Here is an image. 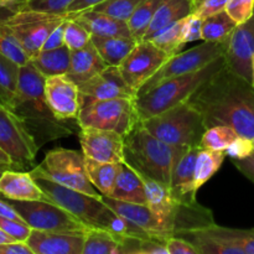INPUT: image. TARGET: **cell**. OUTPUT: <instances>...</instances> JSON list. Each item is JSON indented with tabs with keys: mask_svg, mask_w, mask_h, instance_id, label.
I'll use <instances>...</instances> for the list:
<instances>
[{
	"mask_svg": "<svg viewBox=\"0 0 254 254\" xmlns=\"http://www.w3.org/2000/svg\"><path fill=\"white\" fill-rule=\"evenodd\" d=\"M201 112L206 128L230 126L238 135L254 136V86L227 64L189 99Z\"/></svg>",
	"mask_w": 254,
	"mask_h": 254,
	"instance_id": "1",
	"label": "cell"
},
{
	"mask_svg": "<svg viewBox=\"0 0 254 254\" xmlns=\"http://www.w3.org/2000/svg\"><path fill=\"white\" fill-rule=\"evenodd\" d=\"M45 81L46 77L31 62L21 66L19 86L10 107L39 148L73 133L64 121H60L52 113L45 94Z\"/></svg>",
	"mask_w": 254,
	"mask_h": 254,
	"instance_id": "2",
	"label": "cell"
},
{
	"mask_svg": "<svg viewBox=\"0 0 254 254\" xmlns=\"http://www.w3.org/2000/svg\"><path fill=\"white\" fill-rule=\"evenodd\" d=\"M46 195L47 200L61 206L89 228L106 230L118 236H136L153 238L146 231L114 212L102 196L88 195L54 183L49 179L34 178ZM155 240V238H154Z\"/></svg>",
	"mask_w": 254,
	"mask_h": 254,
	"instance_id": "3",
	"label": "cell"
},
{
	"mask_svg": "<svg viewBox=\"0 0 254 254\" xmlns=\"http://www.w3.org/2000/svg\"><path fill=\"white\" fill-rule=\"evenodd\" d=\"M186 149L160 140L140 122L126 136L124 160L140 175L170 186L174 166Z\"/></svg>",
	"mask_w": 254,
	"mask_h": 254,
	"instance_id": "4",
	"label": "cell"
},
{
	"mask_svg": "<svg viewBox=\"0 0 254 254\" xmlns=\"http://www.w3.org/2000/svg\"><path fill=\"white\" fill-rule=\"evenodd\" d=\"M225 64V56H222L198 71L174 77L136 97L135 104L140 122L188 102L190 97Z\"/></svg>",
	"mask_w": 254,
	"mask_h": 254,
	"instance_id": "5",
	"label": "cell"
},
{
	"mask_svg": "<svg viewBox=\"0 0 254 254\" xmlns=\"http://www.w3.org/2000/svg\"><path fill=\"white\" fill-rule=\"evenodd\" d=\"M141 123L160 140L170 145L186 148L200 145L206 130L201 112L189 102L141 121Z\"/></svg>",
	"mask_w": 254,
	"mask_h": 254,
	"instance_id": "6",
	"label": "cell"
},
{
	"mask_svg": "<svg viewBox=\"0 0 254 254\" xmlns=\"http://www.w3.org/2000/svg\"><path fill=\"white\" fill-rule=\"evenodd\" d=\"M32 178H44L66 188L92 196H102L92 185L86 170L83 151L55 148L47 151L44 160L30 170Z\"/></svg>",
	"mask_w": 254,
	"mask_h": 254,
	"instance_id": "7",
	"label": "cell"
},
{
	"mask_svg": "<svg viewBox=\"0 0 254 254\" xmlns=\"http://www.w3.org/2000/svg\"><path fill=\"white\" fill-rule=\"evenodd\" d=\"M79 128L114 130L126 138L140 123L135 98H112L87 102L77 118Z\"/></svg>",
	"mask_w": 254,
	"mask_h": 254,
	"instance_id": "8",
	"label": "cell"
},
{
	"mask_svg": "<svg viewBox=\"0 0 254 254\" xmlns=\"http://www.w3.org/2000/svg\"><path fill=\"white\" fill-rule=\"evenodd\" d=\"M176 236L192 243L200 254H254V228H228L215 222Z\"/></svg>",
	"mask_w": 254,
	"mask_h": 254,
	"instance_id": "9",
	"label": "cell"
},
{
	"mask_svg": "<svg viewBox=\"0 0 254 254\" xmlns=\"http://www.w3.org/2000/svg\"><path fill=\"white\" fill-rule=\"evenodd\" d=\"M1 20L32 59L41 51L52 30L64 24L67 16L59 12L19 10Z\"/></svg>",
	"mask_w": 254,
	"mask_h": 254,
	"instance_id": "10",
	"label": "cell"
},
{
	"mask_svg": "<svg viewBox=\"0 0 254 254\" xmlns=\"http://www.w3.org/2000/svg\"><path fill=\"white\" fill-rule=\"evenodd\" d=\"M228 40L221 42L205 41L198 46L189 49L188 51H180L175 56L170 57L163 64V67L139 89L138 96L146 93L150 89L155 88L158 84L174 78V77L184 76V74L198 71L215 60L225 56L226 51H227Z\"/></svg>",
	"mask_w": 254,
	"mask_h": 254,
	"instance_id": "11",
	"label": "cell"
},
{
	"mask_svg": "<svg viewBox=\"0 0 254 254\" xmlns=\"http://www.w3.org/2000/svg\"><path fill=\"white\" fill-rule=\"evenodd\" d=\"M6 200L14 206L22 220L32 230L81 233H86L89 230V227H87L72 213L51 201H16L9 198Z\"/></svg>",
	"mask_w": 254,
	"mask_h": 254,
	"instance_id": "12",
	"label": "cell"
},
{
	"mask_svg": "<svg viewBox=\"0 0 254 254\" xmlns=\"http://www.w3.org/2000/svg\"><path fill=\"white\" fill-rule=\"evenodd\" d=\"M0 148L10 156L15 170H25L34 165L40 149L19 117L2 104H0Z\"/></svg>",
	"mask_w": 254,
	"mask_h": 254,
	"instance_id": "13",
	"label": "cell"
},
{
	"mask_svg": "<svg viewBox=\"0 0 254 254\" xmlns=\"http://www.w3.org/2000/svg\"><path fill=\"white\" fill-rule=\"evenodd\" d=\"M169 59L170 56L156 47L150 40H141L119 64L118 68L127 83L138 93L139 89Z\"/></svg>",
	"mask_w": 254,
	"mask_h": 254,
	"instance_id": "14",
	"label": "cell"
},
{
	"mask_svg": "<svg viewBox=\"0 0 254 254\" xmlns=\"http://www.w3.org/2000/svg\"><path fill=\"white\" fill-rule=\"evenodd\" d=\"M45 94L52 113L60 121H77L82 108V97L78 84L67 74L46 77Z\"/></svg>",
	"mask_w": 254,
	"mask_h": 254,
	"instance_id": "15",
	"label": "cell"
},
{
	"mask_svg": "<svg viewBox=\"0 0 254 254\" xmlns=\"http://www.w3.org/2000/svg\"><path fill=\"white\" fill-rule=\"evenodd\" d=\"M79 143L87 158L104 163H124V138L114 130L84 127L79 130Z\"/></svg>",
	"mask_w": 254,
	"mask_h": 254,
	"instance_id": "16",
	"label": "cell"
},
{
	"mask_svg": "<svg viewBox=\"0 0 254 254\" xmlns=\"http://www.w3.org/2000/svg\"><path fill=\"white\" fill-rule=\"evenodd\" d=\"M82 106L87 102L112 98H136L138 93L122 76L118 66H108L78 86Z\"/></svg>",
	"mask_w": 254,
	"mask_h": 254,
	"instance_id": "17",
	"label": "cell"
},
{
	"mask_svg": "<svg viewBox=\"0 0 254 254\" xmlns=\"http://www.w3.org/2000/svg\"><path fill=\"white\" fill-rule=\"evenodd\" d=\"M254 56V12L250 20L237 25L228 40L225 54L226 64L240 76L252 82V59ZM253 83V82H252Z\"/></svg>",
	"mask_w": 254,
	"mask_h": 254,
	"instance_id": "18",
	"label": "cell"
},
{
	"mask_svg": "<svg viewBox=\"0 0 254 254\" xmlns=\"http://www.w3.org/2000/svg\"><path fill=\"white\" fill-rule=\"evenodd\" d=\"M102 200L114 212H117L129 222L140 227L141 230L146 231L155 240L165 243L166 240L173 236L170 231L168 230L165 223L158 217V215H155L151 211V208L148 205L126 202V201L117 200V198L111 197V196H102Z\"/></svg>",
	"mask_w": 254,
	"mask_h": 254,
	"instance_id": "19",
	"label": "cell"
},
{
	"mask_svg": "<svg viewBox=\"0 0 254 254\" xmlns=\"http://www.w3.org/2000/svg\"><path fill=\"white\" fill-rule=\"evenodd\" d=\"M84 235L32 230L26 243L34 254H83Z\"/></svg>",
	"mask_w": 254,
	"mask_h": 254,
	"instance_id": "20",
	"label": "cell"
},
{
	"mask_svg": "<svg viewBox=\"0 0 254 254\" xmlns=\"http://www.w3.org/2000/svg\"><path fill=\"white\" fill-rule=\"evenodd\" d=\"M0 195L16 201H49L30 171L15 169L6 170L0 178Z\"/></svg>",
	"mask_w": 254,
	"mask_h": 254,
	"instance_id": "21",
	"label": "cell"
},
{
	"mask_svg": "<svg viewBox=\"0 0 254 254\" xmlns=\"http://www.w3.org/2000/svg\"><path fill=\"white\" fill-rule=\"evenodd\" d=\"M200 150L201 145L189 146L174 166L171 183L169 188H170L173 195L180 200H196L197 191L193 186V175H195L196 159H197Z\"/></svg>",
	"mask_w": 254,
	"mask_h": 254,
	"instance_id": "22",
	"label": "cell"
},
{
	"mask_svg": "<svg viewBox=\"0 0 254 254\" xmlns=\"http://www.w3.org/2000/svg\"><path fill=\"white\" fill-rule=\"evenodd\" d=\"M106 67H108V64L91 41L83 49L72 51L71 66L67 76L79 86L103 71Z\"/></svg>",
	"mask_w": 254,
	"mask_h": 254,
	"instance_id": "23",
	"label": "cell"
},
{
	"mask_svg": "<svg viewBox=\"0 0 254 254\" xmlns=\"http://www.w3.org/2000/svg\"><path fill=\"white\" fill-rule=\"evenodd\" d=\"M197 4V0H160V4L144 40H150L165 27L190 16L195 11Z\"/></svg>",
	"mask_w": 254,
	"mask_h": 254,
	"instance_id": "24",
	"label": "cell"
},
{
	"mask_svg": "<svg viewBox=\"0 0 254 254\" xmlns=\"http://www.w3.org/2000/svg\"><path fill=\"white\" fill-rule=\"evenodd\" d=\"M83 25L94 36H131L128 22L106 12L89 9L71 17Z\"/></svg>",
	"mask_w": 254,
	"mask_h": 254,
	"instance_id": "25",
	"label": "cell"
},
{
	"mask_svg": "<svg viewBox=\"0 0 254 254\" xmlns=\"http://www.w3.org/2000/svg\"><path fill=\"white\" fill-rule=\"evenodd\" d=\"M111 197L126 202L148 205L143 176L126 161L122 163Z\"/></svg>",
	"mask_w": 254,
	"mask_h": 254,
	"instance_id": "26",
	"label": "cell"
},
{
	"mask_svg": "<svg viewBox=\"0 0 254 254\" xmlns=\"http://www.w3.org/2000/svg\"><path fill=\"white\" fill-rule=\"evenodd\" d=\"M91 41L108 66H119L139 42L133 36L103 37L94 35H92Z\"/></svg>",
	"mask_w": 254,
	"mask_h": 254,
	"instance_id": "27",
	"label": "cell"
},
{
	"mask_svg": "<svg viewBox=\"0 0 254 254\" xmlns=\"http://www.w3.org/2000/svg\"><path fill=\"white\" fill-rule=\"evenodd\" d=\"M72 50L68 46H62L54 50H42L31 59V64L45 77L67 74L71 66Z\"/></svg>",
	"mask_w": 254,
	"mask_h": 254,
	"instance_id": "28",
	"label": "cell"
},
{
	"mask_svg": "<svg viewBox=\"0 0 254 254\" xmlns=\"http://www.w3.org/2000/svg\"><path fill=\"white\" fill-rule=\"evenodd\" d=\"M86 170L92 185L102 196H111L116 180L121 171L122 163H104L84 156Z\"/></svg>",
	"mask_w": 254,
	"mask_h": 254,
	"instance_id": "29",
	"label": "cell"
},
{
	"mask_svg": "<svg viewBox=\"0 0 254 254\" xmlns=\"http://www.w3.org/2000/svg\"><path fill=\"white\" fill-rule=\"evenodd\" d=\"M83 254H122L121 236L99 228H89L84 235Z\"/></svg>",
	"mask_w": 254,
	"mask_h": 254,
	"instance_id": "30",
	"label": "cell"
},
{
	"mask_svg": "<svg viewBox=\"0 0 254 254\" xmlns=\"http://www.w3.org/2000/svg\"><path fill=\"white\" fill-rule=\"evenodd\" d=\"M226 156L227 155L222 150L201 148L196 159L195 175H193V186L196 191H198L201 186L205 185L220 170Z\"/></svg>",
	"mask_w": 254,
	"mask_h": 254,
	"instance_id": "31",
	"label": "cell"
},
{
	"mask_svg": "<svg viewBox=\"0 0 254 254\" xmlns=\"http://www.w3.org/2000/svg\"><path fill=\"white\" fill-rule=\"evenodd\" d=\"M189 16L185 17V19L179 20V21L170 25V26L165 27L161 31H159L155 36L151 37L150 41L170 57L175 56L176 54L181 51L184 45H186L185 32Z\"/></svg>",
	"mask_w": 254,
	"mask_h": 254,
	"instance_id": "32",
	"label": "cell"
},
{
	"mask_svg": "<svg viewBox=\"0 0 254 254\" xmlns=\"http://www.w3.org/2000/svg\"><path fill=\"white\" fill-rule=\"evenodd\" d=\"M236 27L237 24L235 20L223 10L202 20V40L208 42L226 41Z\"/></svg>",
	"mask_w": 254,
	"mask_h": 254,
	"instance_id": "33",
	"label": "cell"
},
{
	"mask_svg": "<svg viewBox=\"0 0 254 254\" xmlns=\"http://www.w3.org/2000/svg\"><path fill=\"white\" fill-rule=\"evenodd\" d=\"M20 68L14 61L0 54V104L10 108L19 86Z\"/></svg>",
	"mask_w": 254,
	"mask_h": 254,
	"instance_id": "34",
	"label": "cell"
},
{
	"mask_svg": "<svg viewBox=\"0 0 254 254\" xmlns=\"http://www.w3.org/2000/svg\"><path fill=\"white\" fill-rule=\"evenodd\" d=\"M159 4H160V0H144L127 20L130 34L134 39L138 41L144 40V36L153 21L154 15L158 10Z\"/></svg>",
	"mask_w": 254,
	"mask_h": 254,
	"instance_id": "35",
	"label": "cell"
},
{
	"mask_svg": "<svg viewBox=\"0 0 254 254\" xmlns=\"http://www.w3.org/2000/svg\"><path fill=\"white\" fill-rule=\"evenodd\" d=\"M0 54L14 61L20 67L31 61V57L21 45V42L14 36L9 27L0 19Z\"/></svg>",
	"mask_w": 254,
	"mask_h": 254,
	"instance_id": "36",
	"label": "cell"
},
{
	"mask_svg": "<svg viewBox=\"0 0 254 254\" xmlns=\"http://www.w3.org/2000/svg\"><path fill=\"white\" fill-rule=\"evenodd\" d=\"M238 136V133L235 128L230 126H213L206 128L200 145L203 149H212V150H222L230 146V144Z\"/></svg>",
	"mask_w": 254,
	"mask_h": 254,
	"instance_id": "37",
	"label": "cell"
},
{
	"mask_svg": "<svg viewBox=\"0 0 254 254\" xmlns=\"http://www.w3.org/2000/svg\"><path fill=\"white\" fill-rule=\"evenodd\" d=\"M122 254H169L165 243L149 237L121 236Z\"/></svg>",
	"mask_w": 254,
	"mask_h": 254,
	"instance_id": "38",
	"label": "cell"
},
{
	"mask_svg": "<svg viewBox=\"0 0 254 254\" xmlns=\"http://www.w3.org/2000/svg\"><path fill=\"white\" fill-rule=\"evenodd\" d=\"M92 34L74 19H67L64 21V44L72 51L83 49L91 42Z\"/></svg>",
	"mask_w": 254,
	"mask_h": 254,
	"instance_id": "39",
	"label": "cell"
},
{
	"mask_svg": "<svg viewBox=\"0 0 254 254\" xmlns=\"http://www.w3.org/2000/svg\"><path fill=\"white\" fill-rule=\"evenodd\" d=\"M143 1L144 0H106L102 4L94 6L93 10L106 12L117 19L127 21L133 14L134 10L138 7V5Z\"/></svg>",
	"mask_w": 254,
	"mask_h": 254,
	"instance_id": "40",
	"label": "cell"
},
{
	"mask_svg": "<svg viewBox=\"0 0 254 254\" xmlns=\"http://www.w3.org/2000/svg\"><path fill=\"white\" fill-rule=\"evenodd\" d=\"M73 1L74 0H21L11 10V12L19 10H39V11L64 14Z\"/></svg>",
	"mask_w": 254,
	"mask_h": 254,
	"instance_id": "41",
	"label": "cell"
},
{
	"mask_svg": "<svg viewBox=\"0 0 254 254\" xmlns=\"http://www.w3.org/2000/svg\"><path fill=\"white\" fill-rule=\"evenodd\" d=\"M225 10L236 24L241 25L250 20L253 15L254 0H228Z\"/></svg>",
	"mask_w": 254,
	"mask_h": 254,
	"instance_id": "42",
	"label": "cell"
},
{
	"mask_svg": "<svg viewBox=\"0 0 254 254\" xmlns=\"http://www.w3.org/2000/svg\"><path fill=\"white\" fill-rule=\"evenodd\" d=\"M0 230L9 235L12 240L19 241V242H26L27 238L31 235L32 228L24 221L0 217Z\"/></svg>",
	"mask_w": 254,
	"mask_h": 254,
	"instance_id": "43",
	"label": "cell"
},
{
	"mask_svg": "<svg viewBox=\"0 0 254 254\" xmlns=\"http://www.w3.org/2000/svg\"><path fill=\"white\" fill-rule=\"evenodd\" d=\"M226 155L230 156L232 160H241L246 159L254 153V145L251 138L247 136L238 135L232 143L230 144L227 149L225 150Z\"/></svg>",
	"mask_w": 254,
	"mask_h": 254,
	"instance_id": "44",
	"label": "cell"
},
{
	"mask_svg": "<svg viewBox=\"0 0 254 254\" xmlns=\"http://www.w3.org/2000/svg\"><path fill=\"white\" fill-rule=\"evenodd\" d=\"M169 254H200L197 248L180 236H171L165 242Z\"/></svg>",
	"mask_w": 254,
	"mask_h": 254,
	"instance_id": "45",
	"label": "cell"
},
{
	"mask_svg": "<svg viewBox=\"0 0 254 254\" xmlns=\"http://www.w3.org/2000/svg\"><path fill=\"white\" fill-rule=\"evenodd\" d=\"M227 2L228 0H200L192 15L203 20L211 15L223 11L226 9Z\"/></svg>",
	"mask_w": 254,
	"mask_h": 254,
	"instance_id": "46",
	"label": "cell"
},
{
	"mask_svg": "<svg viewBox=\"0 0 254 254\" xmlns=\"http://www.w3.org/2000/svg\"><path fill=\"white\" fill-rule=\"evenodd\" d=\"M197 40H202V19L191 14L186 25L185 41L186 44H189Z\"/></svg>",
	"mask_w": 254,
	"mask_h": 254,
	"instance_id": "47",
	"label": "cell"
},
{
	"mask_svg": "<svg viewBox=\"0 0 254 254\" xmlns=\"http://www.w3.org/2000/svg\"><path fill=\"white\" fill-rule=\"evenodd\" d=\"M106 0H74L71 5L66 9V11L64 12L67 16V19H71V17L76 16V15L81 14L82 11H86V10L93 9L97 5L102 4Z\"/></svg>",
	"mask_w": 254,
	"mask_h": 254,
	"instance_id": "48",
	"label": "cell"
},
{
	"mask_svg": "<svg viewBox=\"0 0 254 254\" xmlns=\"http://www.w3.org/2000/svg\"><path fill=\"white\" fill-rule=\"evenodd\" d=\"M64 22L59 25L56 29L52 30L51 34L47 36L46 41L44 42L42 50H54L64 46ZM41 50V51H42Z\"/></svg>",
	"mask_w": 254,
	"mask_h": 254,
	"instance_id": "49",
	"label": "cell"
},
{
	"mask_svg": "<svg viewBox=\"0 0 254 254\" xmlns=\"http://www.w3.org/2000/svg\"><path fill=\"white\" fill-rule=\"evenodd\" d=\"M0 254H34L26 242L0 243Z\"/></svg>",
	"mask_w": 254,
	"mask_h": 254,
	"instance_id": "50",
	"label": "cell"
},
{
	"mask_svg": "<svg viewBox=\"0 0 254 254\" xmlns=\"http://www.w3.org/2000/svg\"><path fill=\"white\" fill-rule=\"evenodd\" d=\"M232 163L240 173H242L248 180H251L254 184V153L246 159L232 160Z\"/></svg>",
	"mask_w": 254,
	"mask_h": 254,
	"instance_id": "51",
	"label": "cell"
},
{
	"mask_svg": "<svg viewBox=\"0 0 254 254\" xmlns=\"http://www.w3.org/2000/svg\"><path fill=\"white\" fill-rule=\"evenodd\" d=\"M0 217L11 218V220H17V221H24L21 216H20V213L15 210L14 206H12L6 198H0Z\"/></svg>",
	"mask_w": 254,
	"mask_h": 254,
	"instance_id": "52",
	"label": "cell"
},
{
	"mask_svg": "<svg viewBox=\"0 0 254 254\" xmlns=\"http://www.w3.org/2000/svg\"><path fill=\"white\" fill-rule=\"evenodd\" d=\"M21 0H0V7L1 9H6L11 12V10L16 6Z\"/></svg>",
	"mask_w": 254,
	"mask_h": 254,
	"instance_id": "53",
	"label": "cell"
},
{
	"mask_svg": "<svg viewBox=\"0 0 254 254\" xmlns=\"http://www.w3.org/2000/svg\"><path fill=\"white\" fill-rule=\"evenodd\" d=\"M0 165H10L14 168V165H12V161L11 159H10V156L7 155L6 153H5L4 150H2L1 148H0Z\"/></svg>",
	"mask_w": 254,
	"mask_h": 254,
	"instance_id": "54",
	"label": "cell"
},
{
	"mask_svg": "<svg viewBox=\"0 0 254 254\" xmlns=\"http://www.w3.org/2000/svg\"><path fill=\"white\" fill-rule=\"evenodd\" d=\"M9 169H14V168L10 165H0V178H1L2 174H4L6 170H9Z\"/></svg>",
	"mask_w": 254,
	"mask_h": 254,
	"instance_id": "55",
	"label": "cell"
},
{
	"mask_svg": "<svg viewBox=\"0 0 254 254\" xmlns=\"http://www.w3.org/2000/svg\"><path fill=\"white\" fill-rule=\"evenodd\" d=\"M252 79H253V86H254V56L252 59Z\"/></svg>",
	"mask_w": 254,
	"mask_h": 254,
	"instance_id": "56",
	"label": "cell"
},
{
	"mask_svg": "<svg viewBox=\"0 0 254 254\" xmlns=\"http://www.w3.org/2000/svg\"><path fill=\"white\" fill-rule=\"evenodd\" d=\"M252 141H253V145H254V136L252 138Z\"/></svg>",
	"mask_w": 254,
	"mask_h": 254,
	"instance_id": "57",
	"label": "cell"
},
{
	"mask_svg": "<svg viewBox=\"0 0 254 254\" xmlns=\"http://www.w3.org/2000/svg\"><path fill=\"white\" fill-rule=\"evenodd\" d=\"M197 1H198V2H200V0H197Z\"/></svg>",
	"mask_w": 254,
	"mask_h": 254,
	"instance_id": "58",
	"label": "cell"
}]
</instances>
